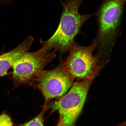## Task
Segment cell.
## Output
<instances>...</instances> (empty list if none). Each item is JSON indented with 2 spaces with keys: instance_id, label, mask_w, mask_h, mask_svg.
<instances>
[{
  "instance_id": "6da1fadb",
  "label": "cell",
  "mask_w": 126,
  "mask_h": 126,
  "mask_svg": "<svg viewBox=\"0 0 126 126\" xmlns=\"http://www.w3.org/2000/svg\"><path fill=\"white\" fill-rule=\"evenodd\" d=\"M84 0H60L62 8L60 21L58 29L47 41L40 39L42 45H46L50 51L59 52L61 58L68 51L74 41L75 38L80 33L83 25L91 15H81L79 9Z\"/></svg>"
},
{
  "instance_id": "7a4b0ae2",
  "label": "cell",
  "mask_w": 126,
  "mask_h": 126,
  "mask_svg": "<svg viewBox=\"0 0 126 126\" xmlns=\"http://www.w3.org/2000/svg\"><path fill=\"white\" fill-rule=\"evenodd\" d=\"M126 0H104L96 13L98 29L96 37L97 54L102 60L109 61L120 34Z\"/></svg>"
},
{
  "instance_id": "3957f363",
  "label": "cell",
  "mask_w": 126,
  "mask_h": 126,
  "mask_svg": "<svg viewBox=\"0 0 126 126\" xmlns=\"http://www.w3.org/2000/svg\"><path fill=\"white\" fill-rule=\"evenodd\" d=\"M96 46L95 39L89 46H81L75 42L72 44L64 62L68 71L75 79H94L108 63V61H102L98 55L93 54Z\"/></svg>"
},
{
  "instance_id": "277c9868",
  "label": "cell",
  "mask_w": 126,
  "mask_h": 126,
  "mask_svg": "<svg viewBox=\"0 0 126 126\" xmlns=\"http://www.w3.org/2000/svg\"><path fill=\"white\" fill-rule=\"evenodd\" d=\"M79 81L75 82L68 92L50 107L53 111L59 112L58 126L75 125L82 111L93 79Z\"/></svg>"
},
{
  "instance_id": "5b68a950",
  "label": "cell",
  "mask_w": 126,
  "mask_h": 126,
  "mask_svg": "<svg viewBox=\"0 0 126 126\" xmlns=\"http://www.w3.org/2000/svg\"><path fill=\"white\" fill-rule=\"evenodd\" d=\"M40 49L22 55L14 63L12 79L16 86L30 84L46 66L56 57L55 52L43 45Z\"/></svg>"
},
{
  "instance_id": "8992f818",
  "label": "cell",
  "mask_w": 126,
  "mask_h": 126,
  "mask_svg": "<svg viewBox=\"0 0 126 126\" xmlns=\"http://www.w3.org/2000/svg\"><path fill=\"white\" fill-rule=\"evenodd\" d=\"M75 79L67 70L64 61H61L52 70H43L30 85L40 90L45 102L54 98L60 99L74 83Z\"/></svg>"
},
{
  "instance_id": "52a82bcc",
  "label": "cell",
  "mask_w": 126,
  "mask_h": 126,
  "mask_svg": "<svg viewBox=\"0 0 126 126\" xmlns=\"http://www.w3.org/2000/svg\"><path fill=\"white\" fill-rule=\"evenodd\" d=\"M34 40L32 36L28 35L23 41L11 51L0 55V77L7 75L8 71L18 58L28 52Z\"/></svg>"
},
{
  "instance_id": "ba28073f",
  "label": "cell",
  "mask_w": 126,
  "mask_h": 126,
  "mask_svg": "<svg viewBox=\"0 0 126 126\" xmlns=\"http://www.w3.org/2000/svg\"><path fill=\"white\" fill-rule=\"evenodd\" d=\"M47 102H45L43 109L36 117L29 122L20 124V126H43L44 125V116L46 112L48 109L49 107L48 106Z\"/></svg>"
},
{
  "instance_id": "9c48e42d",
  "label": "cell",
  "mask_w": 126,
  "mask_h": 126,
  "mask_svg": "<svg viewBox=\"0 0 126 126\" xmlns=\"http://www.w3.org/2000/svg\"><path fill=\"white\" fill-rule=\"evenodd\" d=\"M13 123L8 115L3 114L0 116V126H12Z\"/></svg>"
},
{
  "instance_id": "30bf717a",
  "label": "cell",
  "mask_w": 126,
  "mask_h": 126,
  "mask_svg": "<svg viewBox=\"0 0 126 126\" xmlns=\"http://www.w3.org/2000/svg\"><path fill=\"white\" fill-rule=\"evenodd\" d=\"M13 1V0H0V6L10 4Z\"/></svg>"
}]
</instances>
